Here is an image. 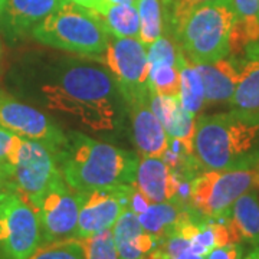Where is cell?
Returning a JSON list of instances; mask_svg holds the SVG:
<instances>
[{
    "instance_id": "1",
    "label": "cell",
    "mask_w": 259,
    "mask_h": 259,
    "mask_svg": "<svg viewBox=\"0 0 259 259\" xmlns=\"http://www.w3.org/2000/svg\"><path fill=\"white\" fill-rule=\"evenodd\" d=\"M193 156L203 170L259 167V112L235 108L199 117Z\"/></svg>"
},
{
    "instance_id": "2",
    "label": "cell",
    "mask_w": 259,
    "mask_h": 259,
    "mask_svg": "<svg viewBox=\"0 0 259 259\" xmlns=\"http://www.w3.org/2000/svg\"><path fill=\"white\" fill-rule=\"evenodd\" d=\"M58 163L66 185L85 193L134 185L139 157L127 150L74 133L58 154Z\"/></svg>"
},
{
    "instance_id": "3",
    "label": "cell",
    "mask_w": 259,
    "mask_h": 259,
    "mask_svg": "<svg viewBox=\"0 0 259 259\" xmlns=\"http://www.w3.org/2000/svg\"><path fill=\"white\" fill-rule=\"evenodd\" d=\"M115 81L105 71L76 65L66 69L59 82L44 88L51 110L74 115L94 131L114 127Z\"/></svg>"
},
{
    "instance_id": "4",
    "label": "cell",
    "mask_w": 259,
    "mask_h": 259,
    "mask_svg": "<svg viewBox=\"0 0 259 259\" xmlns=\"http://www.w3.org/2000/svg\"><path fill=\"white\" fill-rule=\"evenodd\" d=\"M233 25L232 0H212L194 6L173 32L190 64H210L231 54Z\"/></svg>"
},
{
    "instance_id": "5",
    "label": "cell",
    "mask_w": 259,
    "mask_h": 259,
    "mask_svg": "<svg viewBox=\"0 0 259 259\" xmlns=\"http://www.w3.org/2000/svg\"><path fill=\"white\" fill-rule=\"evenodd\" d=\"M32 36L48 47L98 58L108 47L111 32L100 13L65 0L32 29Z\"/></svg>"
},
{
    "instance_id": "6",
    "label": "cell",
    "mask_w": 259,
    "mask_h": 259,
    "mask_svg": "<svg viewBox=\"0 0 259 259\" xmlns=\"http://www.w3.org/2000/svg\"><path fill=\"white\" fill-rule=\"evenodd\" d=\"M62 177L58 157L42 143L16 137L9 153L8 179L13 193L35 210L51 186Z\"/></svg>"
},
{
    "instance_id": "7",
    "label": "cell",
    "mask_w": 259,
    "mask_h": 259,
    "mask_svg": "<svg viewBox=\"0 0 259 259\" xmlns=\"http://www.w3.org/2000/svg\"><path fill=\"white\" fill-rule=\"evenodd\" d=\"M259 189V167L242 170H204L189 185V202L207 219L228 218L233 203Z\"/></svg>"
},
{
    "instance_id": "8",
    "label": "cell",
    "mask_w": 259,
    "mask_h": 259,
    "mask_svg": "<svg viewBox=\"0 0 259 259\" xmlns=\"http://www.w3.org/2000/svg\"><path fill=\"white\" fill-rule=\"evenodd\" d=\"M97 59L110 69L128 107L150 102L147 47L139 39L111 35L105 52Z\"/></svg>"
},
{
    "instance_id": "9",
    "label": "cell",
    "mask_w": 259,
    "mask_h": 259,
    "mask_svg": "<svg viewBox=\"0 0 259 259\" xmlns=\"http://www.w3.org/2000/svg\"><path fill=\"white\" fill-rule=\"evenodd\" d=\"M42 242L36 210L18 194L0 200V249L8 259H28Z\"/></svg>"
},
{
    "instance_id": "10",
    "label": "cell",
    "mask_w": 259,
    "mask_h": 259,
    "mask_svg": "<svg viewBox=\"0 0 259 259\" xmlns=\"http://www.w3.org/2000/svg\"><path fill=\"white\" fill-rule=\"evenodd\" d=\"M82 193L66 185L64 176L58 179L37 204V218L42 241L52 242L74 238Z\"/></svg>"
},
{
    "instance_id": "11",
    "label": "cell",
    "mask_w": 259,
    "mask_h": 259,
    "mask_svg": "<svg viewBox=\"0 0 259 259\" xmlns=\"http://www.w3.org/2000/svg\"><path fill=\"white\" fill-rule=\"evenodd\" d=\"M0 127L26 140L42 143L58 154L64 150L68 137L49 117L36 108L8 95L0 100Z\"/></svg>"
},
{
    "instance_id": "12",
    "label": "cell",
    "mask_w": 259,
    "mask_h": 259,
    "mask_svg": "<svg viewBox=\"0 0 259 259\" xmlns=\"http://www.w3.org/2000/svg\"><path fill=\"white\" fill-rule=\"evenodd\" d=\"M133 186L98 189L82 193V203L74 238H88L112 229L121 213L130 206Z\"/></svg>"
},
{
    "instance_id": "13",
    "label": "cell",
    "mask_w": 259,
    "mask_h": 259,
    "mask_svg": "<svg viewBox=\"0 0 259 259\" xmlns=\"http://www.w3.org/2000/svg\"><path fill=\"white\" fill-rule=\"evenodd\" d=\"M134 186L150 203L179 202L183 183L177 173L163 158L141 157L139 160Z\"/></svg>"
},
{
    "instance_id": "14",
    "label": "cell",
    "mask_w": 259,
    "mask_h": 259,
    "mask_svg": "<svg viewBox=\"0 0 259 259\" xmlns=\"http://www.w3.org/2000/svg\"><path fill=\"white\" fill-rule=\"evenodd\" d=\"M150 108L154 112L171 141H176L182 153L187 157L193 156V141L196 133V114L185 110L179 98L151 94Z\"/></svg>"
},
{
    "instance_id": "15",
    "label": "cell",
    "mask_w": 259,
    "mask_h": 259,
    "mask_svg": "<svg viewBox=\"0 0 259 259\" xmlns=\"http://www.w3.org/2000/svg\"><path fill=\"white\" fill-rule=\"evenodd\" d=\"M65 0H6L0 13V26L12 39L29 30L52 15Z\"/></svg>"
},
{
    "instance_id": "16",
    "label": "cell",
    "mask_w": 259,
    "mask_h": 259,
    "mask_svg": "<svg viewBox=\"0 0 259 259\" xmlns=\"http://www.w3.org/2000/svg\"><path fill=\"white\" fill-rule=\"evenodd\" d=\"M112 236L120 259H146L158 246V239L144 231L139 214L127 207L112 226Z\"/></svg>"
},
{
    "instance_id": "17",
    "label": "cell",
    "mask_w": 259,
    "mask_h": 259,
    "mask_svg": "<svg viewBox=\"0 0 259 259\" xmlns=\"http://www.w3.org/2000/svg\"><path fill=\"white\" fill-rule=\"evenodd\" d=\"M134 141L141 157L163 158L170 148V139L161 122L151 111L150 104L130 107Z\"/></svg>"
},
{
    "instance_id": "18",
    "label": "cell",
    "mask_w": 259,
    "mask_h": 259,
    "mask_svg": "<svg viewBox=\"0 0 259 259\" xmlns=\"http://www.w3.org/2000/svg\"><path fill=\"white\" fill-rule=\"evenodd\" d=\"M194 66L203 82L204 102L231 101L239 78V65L223 58L216 62Z\"/></svg>"
},
{
    "instance_id": "19",
    "label": "cell",
    "mask_w": 259,
    "mask_h": 259,
    "mask_svg": "<svg viewBox=\"0 0 259 259\" xmlns=\"http://www.w3.org/2000/svg\"><path fill=\"white\" fill-rule=\"evenodd\" d=\"M245 51L246 59L239 64V78L229 102L236 110L259 112V42Z\"/></svg>"
},
{
    "instance_id": "20",
    "label": "cell",
    "mask_w": 259,
    "mask_h": 259,
    "mask_svg": "<svg viewBox=\"0 0 259 259\" xmlns=\"http://www.w3.org/2000/svg\"><path fill=\"white\" fill-rule=\"evenodd\" d=\"M192 214L182 207L179 202H163V203H150L148 207L139 214L140 223L144 231L156 236L158 242L168 236L177 226Z\"/></svg>"
},
{
    "instance_id": "21",
    "label": "cell",
    "mask_w": 259,
    "mask_h": 259,
    "mask_svg": "<svg viewBox=\"0 0 259 259\" xmlns=\"http://www.w3.org/2000/svg\"><path fill=\"white\" fill-rule=\"evenodd\" d=\"M235 25L231 33V54H241L259 42V0H232Z\"/></svg>"
},
{
    "instance_id": "22",
    "label": "cell",
    "mask_w": 259,
    "mask_h": 259,
    "mask_svg": "<svg viewBox=\"0 0 259 259\" xmlns=\"http://www.w3.org/2000/svg\"><path fill=\"white\" fill-rule=\"evenodd\" d=\"M233 226L242 241L259 245V193L258 189L249 190L233 203L229 213Z\"/></svg>"
},
{
    "instance_id": "23",
    "label": "cell",
    "mask_w": 259,
    "mask_h": 259,
    "mask_svg": "<svg viewBox=\"0 0 259 259\" xmlns=\"http://www.w3.org/2000/svg\"><path fill=\"white\" fill-rule=\"evenodd\" d=\"M186 61L179 62H154L148 64V88L150 93L163 97L179 98L180 94V69Z\"/></svg>"
},
{
    "instance_id": "24",
    "label": "cell",
    "mask_w": 259,
    "mask_h": 259,
    "mask_svg": "<svg viewBox=\"0 0 259 259\" xmlns=\"http://www.w3.org/2000/svg\"><path fill=\"white\" fill-rule=\"evenodd\" d=\"M111 35L117 37H136L140 35V16L136 3L110 5L101 15Z\"/></svg>"
},
{
    "instance_id": "25",
    "label": "cell",
    "mask_w": 259,
    "mask_h": 259,
    "mask_svg": "<svg viewBox=\"0 0 259 259\" xmlns=\"http://www.w3.org/2000/svg\"><path fill=\"white\" fill-rule=\"evenodd\" d=\"M179 100L182 107L189 112L199 111L204 104V88L202 78L196 66L186 59L180 69V94Z\"/></svg>"
},
{
    "instance_id": "26",
    "label": "cell",
    "mask_w": 259,
    "mask_h": 259,
    "mask_svg": "<svg viewBox=\"0 0 259 259\" xmlns=\"http://www.w3.org/2000/svg\"><path fill=\"white\" fill-rule=\"evenodd\" d=\"M136 6L140 16L139 40L148 47L161 36L163 32V15L160 0H137Z\"/></svg>"
},
{
    "instance_id": "27",
    "label": "cell",
    "mask_w": 259,
    "mask_h": 259,
    "mask_svg": "<svg viewBox=\"0 0 259 259\" xmlns=\"http://www.w3.org/2000/svg\"><path fill=\"white\" fill-rule=\"evenodd\" d=\"M28 259H83L82 245L78 238L44 242Z\"/></svg>"
},
{
    "instance_id": "28",
    "label": "cell",
    "mask_w": 259,
    "mask_h": 259,
    "mask_svg": "<svg viewBox=\"0 0 259 259\" xmlns=\"http://www.w3.org/2000/svg\"><path fill=\"white\" fill-rule=\"evenodd\" d=\"M78 239L82 245L83 259H120L112 236V229Z\"/></svg>"
},
{
    "instance_id": "29",
    "label": "cell",
    "mask_w": 259,
    "mask_h": 259,
    "mask_svg": "<svg viewBox=\"0 0 259 259\" xmlns=\"http://www.w3.org/2000/svg\"><path fill=\"white\" fill-rule=\"evenodd\" d=\"M164 2L170 6V25L171 28H175L194 6L206 3V2H212V0H164Z\"/></svg>"
},
{
    "instance_id": "30",
    "label": "cell",
    "mask_w": 259,
    "mask_h": 259,
    "mask_svg": "<svg viewBox=\"0 0 259 259\" xmlns=\"http://www.w3.org/2000/svg\"><path fill=\"white\" fill-rule=\"evenodd\" d=\"M16 134L10 133L9 130L0 127V170L9 173V153L12 150V146L16 140Z\"/></svg>"
},
{
    "instance_id": "31",
    "label": "cell",
    "mask_w": 259,
    "mask_h": 259,
    "mask_svg": "<svg viewBox=\"0 0 259 259\" xmlns=\"http://www.w3.org/2000/svg\"><path fill=\"white\" fill-rule=\"evenodd\" d=\"M242 256H243V249L241 243H229L210 250L206 255V259H242Z\"/></svg>"
},
{
    "instance_id": "32",
    "label": "cell",
    "mask_w": 259,
    "mask_h": 259,
    "mask_svg": "<svg viewBox=\"0 0 259 259\" xmlns=\"http://www.w3.org/2000/svg\"><path fill=\"white\" fill-rule=\"evenodd\" d=\"M71 2H74V3L79 5V6H83L87 9L94 10V12H97L100 15H104L105 10L108 9L110 5H111L107 0H71Z\"/></svg>"
},
{
    "instance_id": "33",
    "label": "cell",
    "mask_w": 259,
    "mask_h": 259,
    "mask_svg": "<svg viewBox=\"0 0 259 259\" xmlns=\"http://www.w3.org/2000/svg\"><path fill=\"white\" fill-rule=\"evenodd\" d=\"M10 193H13V190H12V186L9 183V179H8L5 171L0 170V200H3Z\"/></svg>"
},
{
    "instance_id": "34",
    "label": "cell",
    "mask_w": 259,
    "mask_h": 259,
    "mask_svg": "<svg viewBox=\"0 0 259 259\" xmlns=\"http://www.w3.org/2000/svg\"><path fill=\"white\" fill-rule=\"evenodd\" d=\"M175 259H206V256H203V255H197V253H194V252H192L190 249H187L185 250L183 253H180V255Z\"/></svg>"
},
{
    "instance_id": "35",
    "label": "cell",
    "mask_w": 259,
    "mask_h": 259,
    "mask_svg": "<svg viewBox=\"0 0 259 259\" xmlns=\"http://www.w3.org/2000/svg\"><path fill=\"white\" fill-rule=\"evenodd\" d=\"M245 259H259V245H253V248Z\"/></svg>"
},
{
    "instance_id": "36",
    "label": "cell",
    "mask_w": 259,
    "mask_h": 259,
    "mask_svg": "<svg viewBox=\"0 0 259 259\" xmlns=\"http://www.w3.org/2000/svg\"><path fill=\"white\" fill-rule=\"evenodd\" d=\"M111 5H120V3H131L130 0H107Z\"/></svg>"
},
{
    "instance_id": "37",
    "label": "cell",
    "mask_w": 259,
    "mask_h": 259,
    "mask_svg": "<svg viewBox=\"0 0 259 259\" xmlns=\"http://www.w3.org/2000/svg\"><path fill=\"white\" fill-rule=\"evenodd\" d=\"M5 3H6V0H0V13H2V10L5 8Z\"/></svg>"
},
{
    "instance_id": "38",
    "label": "cell",
    "mask_w": 259,
    "mask_h": 259,
    "mask_svg": "<svg viewBox=\"0 0 259 259\" xmlns=\"http://www.w3.org/2000/svg\"><path fill=\"white\" fill-rule=\"evenodd\" d=\"M3 95H5V94H3V93H0V100H2V97H3Z\"/></svg>"
},
{
    "instance_id": "39",
    "label": "cell",
    "mask_w": 259,
    "mask_h": 259,
    "mask_svg": "<svg viewBox=\"0 0 259 259\" xmlns=\"http://www.w3.org/2000/svg\"><path fill=\"white\" fill-rule=\"evenodd\" d=\"M130 2H131V3H136V2H137V0H130Z\"/></svg>"
},
{
    "instance_id": "40",
    "label": "cell",
    "mask_w": 259,
    "mask_h": 259,
    "mask_svg": "<svg viewBox=\"0 0 259 259\" xmlns=\"http://www.w3.org/2000/svg\"><path fill=\"white\" fill-rule=\"evenodd\" d=\"M0 56H2V45H0Z\"/></svg>"
}]
</instances>
